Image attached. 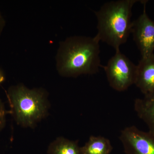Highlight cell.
I'll return each instance as SVG.
<instances>
[{
    "instance_id": "13",
    "label": "cell",
    "mask_w": 154,
    "mask_h": 154,
    "mask_svg": "<svg viewBox=\"0 0 154 154\" xmlns=\"http://www.w3.org/2000/svg\"><path fill=\"white\" fill-rule=\"evenodd\" d=\"M5 79V77L4 73L3 71L0 69V84L2 83Z\"/></svg>"
},
{
    "instance_id": "8",
    "label": "cell",
    "mask_w": 154,
    "mask_h": 154,
    "mask_svg": "<svg viewBox=\"0 0 154 154\" xmlns=\"http://www.w3.org/2000/svg\"><path fill=\"white\" fill-rule=\"evenodd\" d=\"M134 109L138 117L147 125L149 132L154 134V94L136 99Z\"/></svg>"
},
{
    "instance_id": "12",
    "label": "cell",
    "mask_w": 154,
    "mask_h": 154,
    "mask_svg": "<svg viewBox=\"0 0 154 154\" xmlns=\"http://www.w3.org/2000/svg\"><path fill=\"white\" fill-rule=\"evenodd\" d=\"M6 26V21L0 11V36L2 35Z\"/></svg>"
},
{
    "instance_id": "5",
    "label": "cell",
    "mask_w": 154,
    "mask_h": 154,
    "mask_svg": "<svg viewBox=\"0 0 154 154\" xmlns=\"http://www.w3.org/2000/svg\"><path fill=\"white\" fill-rule=\"evenodd\" d=\"M119 140L126 154H154V134L135 126L122 130Z\"/></svg>"
},
{
    "instance_id": "10",
    "label": "cell",
    "mask_w": 154,
    "mask_h": 154,
    "mask_svg": "<svg viewBox=\"0 0 154 154\" xmlns=\"http://www.w3.org/2000/svg\"><path fill=\"white\" fill-rule=\"evenodd\" d=\"M48 154H83L82 147L78 141L69 140L59 137L50 144L48 149Z\"/></svg>"
},
{
    "instance_id": "7",
    "label": "cell",
    "mask_w": 154,
    "mask_h": 154,
    "mask_svg": "<svg viewBox=\"0 0 154 154\" xmlns=\"http://www.w3.org/2000/svg\"><path fill=\"white\" fill-rule=\"evenodd\" d=\"M137 66L134 85L144 96L154 94V54L142 58Z\"/></svg>"
},
{
    "instance_id": "6",
    "label": "cell",
    "mask_w": 154,
    "mask_h": 154,
    "mask_svg": "<svg viewBox=\"0 0 154 154\" xmlns=\"http://www.w3.org/2000/svg\"><path fill=\"white\" fill-rule=\"evenodd\" d=\"M144 1L143 13L132 22L131 33L133 39L140 51L141 57H147L154 54V22L148 16Z\"/></svg>"
},
{
    "instance_id": "2",
    "label": "cell",
    "mask_w": 154,
    "mask_h": 154,
    "mask_svg": "<svg viewBox=\"0 0 154 154\" xmlns=\"http://www.w3.org/2000/svg\"><path fill=\"white\" fill-rule=\"evenodd\" d=\"M137 0H118L105 3L95 12L98 32L95 37L116 51L127 41L131 33L132 9Z\"/></svg>"
},
{
    "instance_id": "3",
    "label": "cell",
    "mask_w": 154,
    "mask_h": 154,
    "mask_svg": "<svg viewBox=\"0 0 154 154\" xmlns=\"http://www.w3.org/2000/svg\"><path fill=\"white\" fill-rule=\"evenodd\" d=\"M7 96L18 124L33 128L48 114L47 94L43 89H28L22 84L10 87Z\"/></svg>"
},
{
    "instance_id": "1",
    "label": "cell",
    "mask_w": 154,
    "mask_h": 154,
    "mask_svg": "<svg viewBox=\"0 0 154 154\" xmlns=\"http://www.w3.org/2000/svg\"><path fill=\"white\" fill-rule=\"evenodd\" d=\"M99 42L95 36H74L60 42L56 56L59 74L76 78L97 73L102 66Z\"/></svg>"
},
{
    "instance_id": "11",
    "label": "cell",
    "mask_w": 154,
    "mask_h": 154,
    "mask_svg": "<svg viewBox=\"0 0 154 154\" xmlns=\"http://www.w3.org/2000/svg\"><path fill=\"white\" fill-rule=\"evenodd\" d=\"M6 111L4 103L0 99V131L4 128L6 123Z\"/></svg>"
},
{
    "instance_id": "4",
    "label": "cell",
    "mask_w": 154,
    "mask_h": 154,
    "mask_svg": "<svg viewBox=\"0 0 154 154\" xmlns=\"http://www.w3.org/2000/svg\"><path fill=\"white\" fill-rule=\"evenodd\" d=\"M107 81L110 87L115 91L122 92L134 85L136 78L137 66L133 63L120 50L116 53L105 66Z\"/></svg>"
},
{
    "instance_id": "9",
    "label": "cell",
    "mask_w": 154,
    "mask_h": 154,
    "mask_svg": "<svg viewBox=\"0 0 154 154\" xmlns=\"http://www.w3.org/2000/svg\"><path fill=\"white\" fill-rule=\"evenodd\" d=\"M82 150L83 154H110L113 147L108 139L91 136Z\"/></svg>"
}]
</instances>
